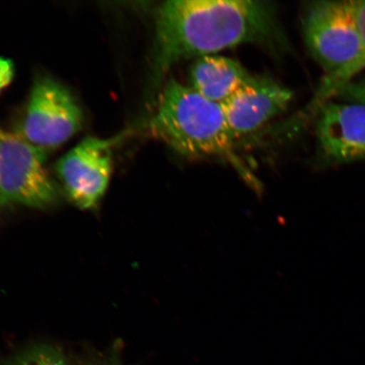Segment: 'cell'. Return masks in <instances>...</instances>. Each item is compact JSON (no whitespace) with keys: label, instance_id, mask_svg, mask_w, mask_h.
Returning <instances> with one entry per match:
<instances>
[{"label":"cell","instance_id":"cell-13","mask_svg":"<svg viewBox=\"0 0 365 365\" xmlns=\"http://www.w3.org/2000/svg\"><path fill=\"white\" fill-rule=\"evenodd\" d=\"M15 76V67L11 59L0 57V91L10 85Z\"/></svg>","mask_w":365,"mask_h":365},{"label":"cell","instance_id":"cell-11","mask_svg":"<svg viewBox=\"0 0 365 365\" xmlns=\"http://www.w3.org/2000/svg\"><path fill=\"white\" fill-rule=\"evenodd\" d=\"M0 365H68L61 349L50 344H36L4 360Z\"/></svg>","mask_w":365,"mask_h":365},{"label":"cell","instance_id":"cell-3","mask_svg":"<svg viewBox=\"0 0 365 365\" xmlns=\"http://www.w3.org/2000/svg\"><path fill=\"white\" fill-rule=\"evenodd\" d=\"M301 25L305 46L325 78L339 74L361 53L356 0L305 4Z\"/></svg>","mask_w":365,"mask_h":365},{"label":"cell","instance_id":"cell-6","mask_svg":"<svg viewBox=\"0 0 365 365\" xmlns=\"http://www.w3.org/2000/svg\"><path fill=\"white\" fill-rule=\"evenodd\" d=\"M116 140L86 137L58 160V179L76 207L91 210L101 202L110 181Z\"/></svg>","mask_w":365,"mask_h":365},{"label":"cell","instance_id":"cell-5","mask_svg":"<svg viewBox=\"0 0 365 365\" xmlns=\"http://www.w3.org/2000/svg\"><path fill=\"white\" fill-rule=\"evenodd\" d=\"M82 124L83 113L65 86L49 76L36 78L21 133L27 141L48 153L78 133Z\"/></svg>","mask_w":365,"mask_h":365},{"label":"cell","instance_id":"cell-14","mask_svg":"<svg viewBox=\"0 0 365 365\" xmlns=\"http://www.w3.org/2000/svg\"><path fill=\"white\" fill-rule=\"evenodd\" d=\"M89 365H122L120 359L117 357L116 354L109 356L99 361L91 364Z\"/></svg>","mask_w":365,"mask_h":365},{"label":"cell","instance_id":"cell-2","mask_svg":"<svg viewBox=\"0 0 365 365\" xmlns=\"http://www.w3.org/2000/svg\"><path fill=\"white\" fill-rule=\"evenodd\" d=\"M145 129L182 157L231 164L258 189V182L240 157V138L228 125L222 105L203 98L189 86L173 78L166 81Z\"/></svg>","mask_w":365,"mask_h":365},{"label":"cell","instance_id":"cell-4","mask_svg":"<svg viewBox=\"0 0 365 365\" xmlns=\"http://www.w3.org/2000/svg\"><path fill=\"white\" fill-rule=\"evenodd\" d=\"M46 156L21 134L0 130V207L42 209L56 202L58 189L46 168Z\"/></svg>","mask_w":365,"mask_h":365},{"label":"cell","instance_id":"cell-8","mask_svg":"<svg viewBox=\"0 0 365 365\" xmlns=\"http://www.w3.org/2000/svg\"><path fill=\"white\" fill-rule=\"evenodd\" d=\"M293 98V91L279 82L255 76L222 106L231 130L241 139L284 113Z\"/></svg>","mask_w":365,"mask_h":365},{"label":"cell","instance_id":"cell-10","mask_svg":"<svg viewBox=\"0 0 365 365\" xmlns=\"http://www.w3.org/2000/svg\"><path fill=\"white\" fill-rule=\"evenodd\" d=\"M357 19L360 36L362 40V50L359 57L351 65L339 74L324 78L319 86L316 98L319 103H325L334 97L336 91L349 81L356 78L359 73L365 71V0H356Z\"/></svg>","mask_w":365,"mask_h":365},{"label":"cell","instance_id":"cell-1","mask_svg":"<svg viewBox=\"0 0 365 365\" xmlns=\"http://www.w3.org/2000/svg\"><path fill=\"white\" fill-rule=\"evenodd\" d=\"M251 44L278 56L289 41L270 2L250 0H171L154 12L149 96H157L168 73L187 59Z\"/></svg>","mask_w":365,"mask_h":365},{"label":"cell","instance_id":"cell-7","mask_svg":"<svg viewBox=\"0 0 365 365\" xmlns=\"http://www.w3.org/2000/svg\"><path fill=\"white\" fill-rule=\"evenodd\" d=\"M316 114L318 166L365 161V104L331 99Z\"/></svg>","mask_w":365,"mask_h":365},{"label":"cell","instance_id":"cell-12","mask_svg":"<svg viewBox=\"0 0 365 365\" xmlns=\"http://www.w3.org/2000/svg\"><path fill=\"white\" fill-rule=\"evenodd\" d=\"M333 98L340 101L365 104V74L341 86Z\"/></svg>","mask_w":365,"mask_h":365},{"label":"cell","instance_id":"cell-9","mask_svg":"<svg viewBox=\"0 0 365 365\" xmlns=\"http://www.w3.org/2000/svg\"><path fill=\"white\" fill-rule=\"evenodd\" d=\"M254 77L239 61L213 54L196 58L190 67L189 86L210 101L222 105Z\"/></svg>","mask_w":365,"mask_h":365}]
</instances>
